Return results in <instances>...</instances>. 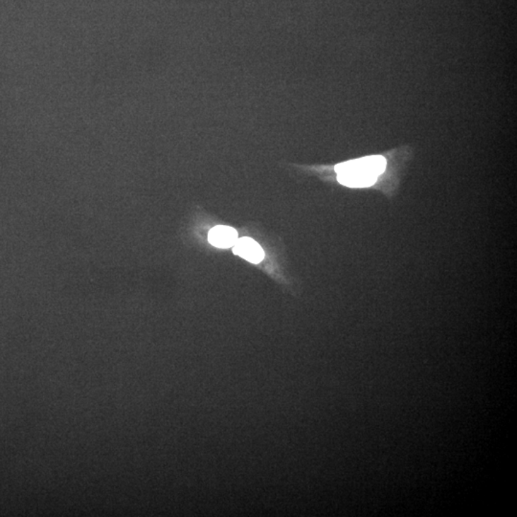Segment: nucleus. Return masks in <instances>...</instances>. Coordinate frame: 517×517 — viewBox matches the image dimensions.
<instances>
[{"instance_id": "1", "label": "nucleus", "mask_w": 517, "mask_h": 517, "mask_svg": "<svg viewBox=\"0 0 517 517\" xmlns=\"http://www.w3.org/2000/svg\"><path fill=\"white\" fill-rule=\"evenodd\" d=\"M386 159L381 156H371L343 162L335 166L338 182L350 188H366L377 182L385 170Z\"/></svg>"}, {"instance_id": "2", "label": "nucleus", "mask_w": 517, "mask_h": 517, "mask_svg": "<svg viewBox=\"0 0 517 517\" xmlns=\"http://www.w3.org/2000/svg\"><path fill=\"white\" fill-rule=\"evenodd\" d=\"M233 252L235 255L242 257L246 261L250 262L251 264H259L265 258V251L262 250L261 245L248 237L238 239L234 245Z\"/></svg>"}, {"instance_id": "3", "label": "nucleus", "mask_w": 517, "mask_h": 517, "mask_svg": "<svg viewBox=\"0 0 517 517\" xmlns=\"http://www.w3.org/2000/svg\"><path fill=\"white\" fill-rule=\"evenodd\" d=\"M238 232L232 227L218 226L214 227L208 234L211 245L218 248H229L236 243Z\"/></svg>"}]
</instances>
